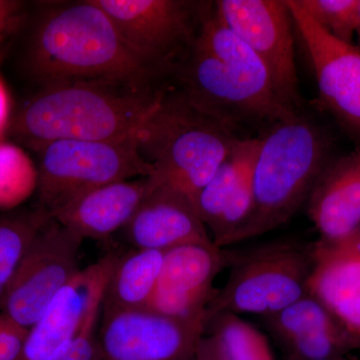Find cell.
Here are the masks:
<instances>
[{
  "instance_id": "5b68a950",
  "label": "cell",
  "mask_w": 360,
  "mask_h": 360,
  "mask_svg": "<svg viewBox=\"0 0 360 360\" xmlns=\"http://www.w3.org/2000/svg\"><path fill=\"white\" fill-rule=\"evenodd\" d=\"M258 137L252 212L226 246L286 224L307 205L315 182L331 160L328 136L302 110L272 123Z\"/></svg>"
},
{
  "instance_id": "4316f807",
  "label": "cell",
  "mask_w": 360,
  "mask_h": 360,
  "mask_svg": "<svg viewBox=\"0 0 360 360\" xmlns=\"http://www.w3.org/2000/svg\"><path fill=\"white\" fill-rule=\"evenodd\" d=\"M28 329L0 312V360H20Z\"/></svg>"
},
{
  "instance_id": "ffe728a7",
  "label": "cell",
  "mask_w": 360,
  "mask_h": 360,
  "mask_svg": "<svg viewBox=\"0 0 360 360\" xmlns=\"http://www.w3.org/2000/svg\"><path fill=\"white\" fill-rule=\"evenodd\" d=\"M165 252L137 250L117 252L104 290L103 312L148 309L155 295Z\"/></svg>"
},
{
  "instance_id": "6da1fadb",
  "label": "cell",
  "mask_w": 360,
  "mask_h": 360,
  "mask_svg": "<svg viewBox=\"0 0 360 360\" xmlns=\"http://www.w3.org/2000/svg\"><path fill=\"white\" fill-rule=\"evenodd\" d=\"M168 84L241 137L243 130H265L296 111L264 63L219 18L215 1L205 2L195 39Z\"/></svg>"
},
{
  "instance_id": "44dd1931",
  "label": "cell",
  "mask_w": 360,
  "mask_h": 360,
  "mask_svg": "<svg viewBox=\"0 0 360 360\" xmlns=\"http://www.w3.org/2000/svg\"><path fill=\"white\" fill-rule=\"evenodd\" d=\"M258 148L259 137L241 139L201 189L194 207L201 221L210 231L221 217L243 170L257 155Z\"/></svg>"
},
{
  "instance_id": "ac0fdd59",
  "label": "cell",
  "mask_w": 360,
  "mask_h": 360,
  "mask_svg": "<svg viewBox=\"0 0 360 360\" xmlns=\"http://www.w3.org/2000/svg\"><path fill=\"white\" fill-rule=\"evenodd\" d=\"M155 184L153 176H146L97 187L59 210L52 219L82 240H105L129 224Z\"/></svg>"
},
{
  "instance_id": "52a82bcc",
  "label": "cell",
  "mask_w": 360,
  "mask_h": 360,
  "mask_svg": "<svg viewBox=\"0 0 360 360\" xmlns=\"http://www.w3.org/2000/svg\"><path fill=\"white\" fill-rule=\"evenodd\" d=\"M37 153V207L51 219L97 187L153 174L137 148L136 135L113 141H53Z\"/></svg>"
},
{
  "instance_id": "f546056e",
  "label": "cell",
  "mask_w": 360,
  "mask_h": 360,
  "mask_svg": "<svg viewBox=\"0 0 360 360\" xmlns=\"http://www.w3.org/2000/svg\"><path fill=\"white\" fill-rule=\"evenodd\" d=\"M355 35H356L357 40H359V45H356V46L360 49V0H359V7H357V21Z\"/></svg>"
},
{
  "instance_id": "277c9868",
  "label": "cell",
  "mask_w": 360,
  "mask_h": 360,
  "mask_svg": "<svg viewBox=\"0 0 360 360\" xmlns=\"http://www.w3.org/2000/svg\"><path fill=\"white\" fill-rule=\"evenodd\" d=\"M241 139L169 84L136 134L139 153L153 168L150 176L193 206Z\"/></svg>"
},
{
  "instance_id": "603a6c76",
  "label": "cell",
  "mask_w": 360,
  "mask_h": 360,
  "mask_svg": "<svg viewBox=\"0 0 360 360\" xmlns=\"http://www.w3.org/2000/svg\"><path fill=\"white\" fill-rule=\"evenodd\" d=\"M51 219L37 206L30 210L0 215V300L33 239Z\"/></svg>"
},
{
  "instance_id": "7c38bea8",
  "label": "cell",
  "mask_w": 360,
  "mask_h": 360,
  "mask_svg": "<svg viewBox=\"0 0 360 360\" xmlns=\"http://www.w3.org/2000/svg\"><path fill=\"white\" fill-rule=\"evenodd\" d=\"M285 1L309 54L322 104L360 141V49L326 32L296 0Z\"/></svg>"
},
{
  "instance_id": "2e32d148",
  "label": "cell",
  "mask_w": 360,
  "mask_h": 360,
  "mask_svg": "<svg viewBox=\"0 0 360 360\" xmlns=\"http://www.w3.org/2000/svg\"><path fill=\"white\" fill-rule=\"evenodd\" d=\"M122 231L132 248L162 252L212 240L193 203L158 182Z\"/></svg>"
},
{
  "instance_id": "83f0119b",
  "label": "cell",
  "mask_w": 360,
  "mask_h": 360,
  "mask_svg": "<svg viewBox=\"0 0 360 360\" xmlns=\"http://www.w3.org/2000/svg\"><path fill=\"white\" fill-rule=\"evenodd\" d=\"M11 120V101L6 84L0 77V141H6Z\"/></svg>"
},
{
  "instance_id": "cb8c5ba5",
  "label": "cell",
  "mask_w": 360,
  "mask_h": 360,
  "mask_svg": "<svg viewBox=\"0 0 360 360\" xmlns=\"http://www.w3.org/2000/svg\"><path fill=\"white\" fill-rule=\"evenodd\" d=\"M37 167L20 146L0 141V210H11L37 188Z\"/></svg>"
},
{
  "instance_id": "30bf717a",
  "label": "cell",
  "mask_w": 360,
  "mask_h": 360,
  "mask_svg": "<svg viewBox=\"0 0 360 360\" xmlns=\"http://www.w3.org/2000/svg\"><path fill=\"white\" fill-rule=\"evenodd\" d=\"M208 317L179 319L149 309L103 312L97 340L101 360H191Z\"/></svg>"
},
{
  "instance_id": "4fadbf2b",
  "label": "cell",
  "mask_w": 360,
  "mask_h": 360,
  "mask_svg": "<svg viewBox=\"0 0 360 360\" xmlns=\"http://www.w3.org/2000/svg\"><path fill=\"white\" fill-rule=\"evenodd\" d=\"M116 255L111 251L66 284L28 329L20 360H52L77 338L89 312L103 307Z\"/></svg>"
},
{
  "instance_id": "9a60e30c",
  "label": "cell",
  "mask_w": 360,
  "mask_h": 360,
  "mask_svg": "<svg viewBox=\"0 0 360 360\" xmlns=\"http://www.w3.org/2000/svg\"><path fill=\"white\" fill-rule=\"evenodd\" d=\"M307 291L360 347V246L349 240L314 243Z\"/></svg>"
},
{
  "instance_id": "4dcf8cb0",
  "label": "cell",
  "mask_w": 360,
  "mask_h": 360,
  "mask_svg": "<svg viewBox=\"0 0 360 360\" xmlns=\"http://www.w3.org/2000/svg\"><path fill=\"white\" fill-rule=\"evenodd\" d=\"M345 240L352 241L354 245L360 246V224L359 226L357 227L356 231H355L354 233L350 236L349 238L345 239Z\"/></svg>"
},
{
  "instance_id": "ba28073f",
  "label": "cell",
  "mask_w": 360,
  "mask_h": 360,
  "mask_svg": "<svg viewBox=\"0 0 360 360\" xmlns=\"http://www.w3.org/2000/svg\"><path fill=\"white\" fill-rule=\"evenodd\" d=\"M130 49L170 78L191 49L205 1L94 0Z\"/></svg>"
},
{
  "instance_id": "d6986e66",
  "label": "cell",
  "mask_w": 360,
  "mask_h": 360,
  "mask_svg": "<svg viewBox=\"0 0 360 360\" xmlns=\"http://www.w3.org/2000/svg\"><path fill=\"white\" fill-rule=\"evenodd\" d=\"M266 319L292 360L340 359L354 348L335 317L309 293Z\"/></svg>"
},
{
  "instance_id": "8992f818",
  "label": "cell",
  "mask_w": 360,
  "mask_h": 360,
  "mask_svg": "<svg viewBox=\"0 0 360 360\" xmlns=\"http://www.w3.org/2000/svg\"><path fill=\"white\" fill-rule=\"evenodd\" d=\"M229 257V279L213 295L207 316L231 312L269 317L309 293L314 245L274 241Z\"/></svg>"
},
{
  "instance_id": "9c48e42d",
  "label": "cell",
  "mask_w": 360,
  "mask_h": 360,
  "mask_svg": "<svg viewBox=\"0 0 360 360\" xmlns=\"http://www.w3.org/2000/svg\"><path fill=\"white\" fill-rule=\"evenodd\" d=\"M82 241L56 219H49L21 260L0 300V312L22 328H32L53 298L82 270Z\"/></svg>"
},
{
  "instance_id": "7a4b0ae2",
  "label": "cell",
  "mask_w": 360,
  "mask_h": 360,
  "mask_svg": "<svg viewBox=\"0 0 360 360\" xmlns=\"http://www.w3.org/2000/svg\"><path fill=\"white\" fill-rule=\"evenodd\" d=\"M28 37L25 68L40 86L104 82L161 89L169 77L120 37L94 0L56 4L40 11Z\"/></svg>"
},
{
  "instance_id": "e0dca14e",
  "label": "cell",
  "mask_w": 360,
  "mask_h": 360,
  "mask_svg": "<svg viewBox=\"0 0 360 360\" xmlns=\"http://www.w3.org/2000/svg\"><path fill=\"white\" fill-rule=\"evenodd\" d=\"M307 214L323 243L349 238L360 224V146L330 160L315 182Z\"/></svg>"
},
{
  "instance_id": "d4e9b609",
  "label": "cell",
  "mask_w": 360,
  "mask_h": 360,
  "mask_svg": "<svg viewBox=\"0 0 360 360\" xmlns=\"http://www.w3.org/2000/svg\"><path fill=\"white\" fill-rule=\"evenodd\" d=\"M326 32L347 44H352L357 21L359 0H296Z\"/></svg>"
},
{
  "instance_id": "484cf974",
  "label": "cell",
  "mask_w": 360,
  "mask_h": 360,
  "mask_svg": "<svg viewBox=\"0 0 360 360\" xmlns=\"http://www.w3.org/2000/svg\"><path fill=\"white\" fill-rule=\"evenodd\" d=\"M101 307L89 312L77 338L52 360H101L96 326Z\"/></svg>"
},
{
  "instance_id": "8fae6325",
  "label": "cell",
  "mask_w": 360,
  "mask_h": 360,
  "mask_svg": "<svg viewBox=\"0 0 360 360\" xmlns=\"http://www.w3.org/2000/svg\"><path fill=\"white\" fill-rule=\"evenodd\" d=\"M219 18L264 63L279 96L302 110L292 16L285 0H219Z\"/></svg>"
},
{
  "instance_id": "d6a6232c",
  "label": "cell",
  "mask_w": 360,
  "mask_h": 360,
  "mask_svg": "<svg viewBox=\"0 0 360 360\" xmlns=\"http://www.w3.org/2000/svg\"><path fill=\"white\" fill-rule=\"evenodd\" d=\"M352 360H360V359H352Z\"/></svg>"
},
{
  "instance_id": "3957f363",
  "label": "cell",
  "mask_w": 360,
  "mask_h": 360,
  "mask_svg": "<svg viewBox=\"0 0 360 360\" xmlns=\"http://www.w3.org/2000/svg\"><path fill=\"white\" fill-rule=\"evenodd\" d=\"M167 85L135 89L68 82L40 86L11 116L7 134L37 153L58 141L129 139L136 135Z\"/></svg>"
},
{
  "instance_id": "1f68e13d",
  "label": "cell",
  "mask_w": 360,
  "mask_h": 360,
  "mask_svg": "<svg viewBox=\"0 0 360 360\" xmlns=\"http://www.w3.org/2000/svg\"><path fill=\"white\" fill-rule=\"evenodd\" d=\"M326 360H347L345 357H340V359H326Z\"/></svg>"
},
{
  "instance_id": "5bb4252c",
  "label": "cell",
  "mask_w": 360,
  "mask_h": 360,
  "mask_svg": "<svg viewBox=\"0 0 360 360\" xmlns=\"http://www.w3.org/2000/svg\"><path fill=\"white\" fill-rule=\"evenodd\" d=\"M212 240L189 243L165 252L149 310L179 319L207 315L212 284L227 255Z\"/></svg>"
},
{
  "instance_id": "7402d4cb",
  "label": "cell",
  "mask_w": 360,
  "mask_h": 360,
  "mask_svg": "<svg viewBox=\"0 0 360 360\" xmlns=\"http://www.w3.org/2000/svg\"><path fill=\"white\" fill-rule=\"evenodd\" d=\"M212 335L205 340L217 360H276L262 331L231 312L207 316Z\"/></svg>"
},
{
  "instance_id": "f1b7e54d",
  "label": "cell",
  "mask_w": 360,
  "mask_h": 360,
  "mask_svg": "<svg viewBox=\"0 0 360 360\" xmlns=\"http://www.w3.org/2000/svg\"><path fill=\"white\" fill-rule=\"evenodd\" d=\"M20 4L14 1L0 0V37H2L6 28L15 20Z\"/></svg>"
}]
</instances>
